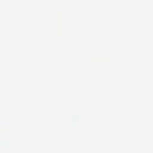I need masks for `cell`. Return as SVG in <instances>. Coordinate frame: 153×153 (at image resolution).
I'll return each mask as SVG.
<instances>
[{
  "label": "cell",
  "instance_id": "cell-1",
  "mask_svg": "<svg viewBox=\"0 0 153 153\" xmlns=\"http://www.w3.org/2000/svg\"><path fill=\"white\" fill-rule=\"evenodd\" d=\"M87 125H89V115L84 114L81 115V128H87Z\"/></svg>",
  "mask_w": 153,
  "mask_h": 153
},
{
  "label": "cell",
  "instance_id": "cell-2",
  "mask_svg": "<svg viewBox=\"0 0 153 153\" xmlns=\"http://www.w3.org/2000/svg\"><path fill=\"white\" fill-rule=\"evenodd\" d=\"M68 140H81V137L77 135V133H71V135L68 137Z\"/></svg>",
  "mask_w": 153,
  "mask_h": 153
},
{
  "label": "cell",
  "instance_id": "cell-3",
  "mask_svg": "<svg viewBox=\"0 0 153 153\" xmlns=\"http://www.w3.org/2000/svg\"><path fill=\"white\" fill-rule=\"evenodd\" d=\"M61 127H63V128H66V127H68V115H63V122H61Z\"/></svg>",
  "mask_w": 153,
  "mask_h": 153
}]
</instances>
